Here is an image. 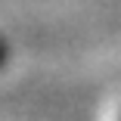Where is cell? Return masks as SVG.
Listing matches in <instances>:
<instances>
[{
	"label": "cell",
	"instance_id": "obj_1",
	"mask_svg": "<svg viewBox=\"0 0 121 121\" xmlns=\"http://www.w3.org/2000/svg\"><path fill=\"white\" fill-rule=\"evenodd\" d=\"M6 62H9V47H6V40L0 37V71L6 68Z\"/></svg>",
	"mask_w": 121,
	"mask_h": 121
}]
</instances>
